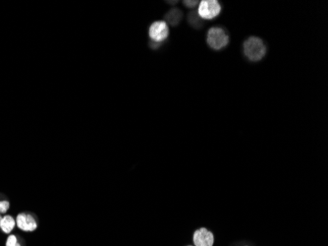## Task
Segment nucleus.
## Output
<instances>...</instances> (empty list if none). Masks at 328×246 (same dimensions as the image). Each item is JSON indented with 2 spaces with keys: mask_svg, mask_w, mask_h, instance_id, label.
Segmentation results:
<instances>
[{
  "mask_svg": "<svg viewBox=\"0 0 328 246\" xmlns=\"http://www.w3.org/2000/svg\"><path fill=\"white\" fill-rule=\"evenodd\" d=\"M244 55L251 61H259L266 55V46L261 38L251 37L244 42Z\"/></svg>",
  "mask_w": 328,
  "mask_h": 246,
  "instance_id": "1",
  "label": "nucleus"
},
{
  "mask_svg": "<svg viewBox=\"0 0 328 246\" xmlns=\"http://www.w3.org/2000/svg\"><path fill=\"white\" fill-rule=\"evenodd\" d=\"M206 42L210 48L214 51H221L228 45L229 36L223 28L213 27L207 32Z\"/></svg>",
  "mask_w": 328,
  "mask_h": 246,
  "instance_id": "2",
  "label": "nucleus"
},
{
  "mask_svg": "<svg viewBox=\"0 0 328 246\" xmlns=\"http://www.w3.org/2000/svg\"><path fill=\"white\" fill-rule=\"evenodd\" d=\"M169 36L168 24L165 21H155L148 28V37L150 41L162 43Z\"/></svg>",
  "mask_w": 328,
  "mask_h": 246,
  "instance_id": "3",
  "label": "nucleus"
},
{
  "mask_svg": "<svg viewBox=\"0 0 328 246\" xmlns=\"http://www.w3.org/2000/svg\"><path fill=\"white\" fill-rule=\"evenodd\" d=\"M221 12V5L216 0H203L200 2L198 14L202 20L216 18Z\"/></svg>",
  "mask_w": 328,
  "mask_h": 246,
  "instance_id": "4",
  "label": "nucleus"
},
{
  "mask_svg": "<svg viewBox=\"0 0 328 246\" xmlns=\"http://www.w3.org/2000/svg\"><path fill=\"white\" fill-rule=\"evenodd\" d=\"M193 241L195 246H213L214 235L209 229L201 227L194 232Z\"/></svg>",
  "mask_w": 328,
  "mask_h": 246,
  "instance_id": "5",
  "label": "nucleus"
},
{
  "mask_svg": "<svg viewBox=\"0 0 328 246\" xmlns=\"http://www.w3.org/2000/svg\"><path fill=\"white\" fill-rule=\"evenodd\" d=\"M16 226L24 231L30 232L37 229V223L34 216L27 213H21L16 218Z\"/></svg>",
  "mask_w": 328,
  "mask_h": 246,
  "instance_id": "6",
  "label": "nucleus"
},
{
  "mask_svg": "<svg viewBox=\"0 0 328 246\" xmlns=\"http://www.w3.org/2000/svg\"><path fill=\"white\" fill-rule=\"evenodd\" d=\"M183 13L178 8H173L165 14V22L169 25L176 27L182 20Z\"/></svg>",
  "mask_w": 328,
  "mask_h": 246,
  "instance_id": "7",
  "label": "nucleus"
},
{
  "mask_svg": "<svg viewBox=\"0 0 328 246\" xmlns=\"http://www.w3.org/2000/svg\"><path fill=\"white\" fill-rule=\"evenodd\" d=\"M16 226V220L10 216V215H6L4 217H2L1 222H0V228L4 233H10L14 227Z\"/></svg>",
  "mask_w": 328,
  "mask_h": 246,
  "instance_id": "8",
  "label": "nucleus"
},
{
  "mask_svg": "<svg viewBox=\"0 0 328 246\" xmlns=\"http://www.w3.org/2000/svg\"><path fill=\"white\" fill-rule=\"evenodd\" d=\"M188 23L195 29H201L203 25V21L196 11H192L188 15Z\"/></svg>",
  "mask_w": 328,
  "mask_h": 246,
  "instance_id": "9",
  "label": "nucleus"
},
{
  "mask_svg": "<svg viewBox=\"0 0 328 246\" xmlns=\"http://www.w3.org/2000/svg\"><path fill=\"white\" fill-rule=\"evenodd\" d=\"M6 246H21L17 236L14 234H10L6 240Z\"/></svg>",
  "mask_w": 328,
  "mask_h": 246,
  "instance_id": "10",
  "label": "nucleus"
},
{
  "mask_svg": "<svg viewBox=\"0 0 328 246\" xmlns=\"http://www.w3.org/2000/svg\"><path fill=\"white\" fill-rule=\"evenodd\" d=\"M10 207V203L8 200H0V214H5Z\"/></svg>",
  "mask_w": 328,
  "mask_h": 246,
  "instance_id": "11",
  "label": "nucleus"
},
{
  "mask_svg": "<svg viewBox=\"0 0 328 246\" xmlns=\"http://www.w3.org/2000/svg\"><path fill=\"white\" fill-rule=\"evenodd\" d=\"M184 3V5L186 6V7H189V8H194V7H196L200 2L199 1H184L183 2Z\"/></svg>",
  "mask_w": 328,
  "mask_h": 246,
  "instance_id": "12",
  "label": "nucleus"
},
{
  "mask_svg": "<svg viewBox=\"0 0 328 246\" xmlns=\"http://www.w3.org/2000/svg\"><path fill=\"white\" fill-rule=\"evenodd\" d=\"M1 219H2V217H1V214H0V222H1Z\"/></svg>",
  "mask_w": 328,
  "mask_h": 246,
  "instance_id": "13",
  "label": "nucleus"
},
{
  "mask_svg": "<svg viewBox=\"0 0 328 246\" xmlns=\"http://www.w3.org/2000/svg\"><path fill=\"white\" fill-rule=\"evenodd\" d=\"M188 246H192V245H188Z\"/></svg>",
  "mask_w": 328,
  "mask_h": 246,
  "instance_id": "14",
  "label": "nucleus"
},
{
  "mask_svg": "<svg viewBox=\"0 0 328 246\" xmlns=\"http://www.w3.org/2000/svg\"><path fill=\"white\" fill-rule=\"evenodd\" d=\"M245 246H248V245H245Z\"/></svg>",
  "mask_w": 328,
  "mask_h": 246,
  "instance_id": "15",
  "label": "nucleus"
}]
</instances>
